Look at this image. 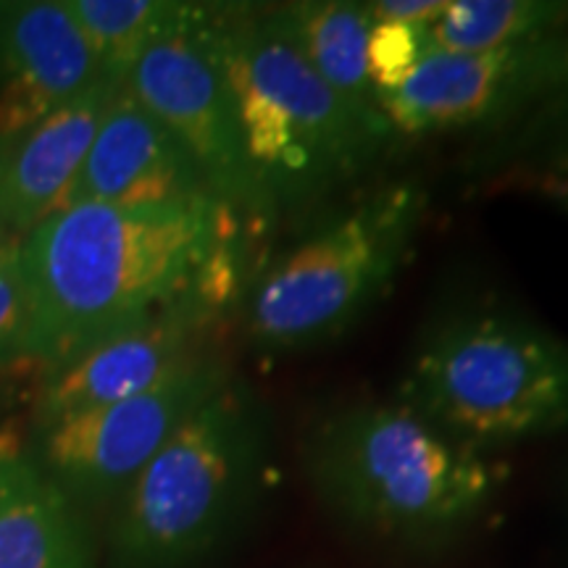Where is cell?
I'll return each mask as SVG.
<instances>
[{
  "label": "cell",
  "instance_id": "9c48e42d",
  "mask_svg": "<svg viewBox=\"0 0 568 568\" xmlns=\"http://www.w3.org/2000/svg\"><path fill=\"white\" fill-rule=\"evenodd\" d=\"M566 27L506 51L429 53L406 82L379 90L376 103L397 138L508 122L550 95L564 61Z\"/></svg>",
  "mask_w": 568,
  "mask_h": 568
},
{
  "label": "cell",
  "instance_id": "4fadbf2b",
  "mask_svg": "<svg viewBox=\"0 0 568 568\" xmlns=\"http://www.w3.org/2000/svg\"><path fill=\"white\" fill-rule=\"evenodd\" d=\"M116 90L109 80L92 84L0 153V224L13 240L67 201Z\"/></svg>",
  "mask_w": 568,
  "mask_h": 568
},
{
  "label": "cell",
  "instance_id": "8992f818",
  "mask_svg": "<svg viewBox=\"0 0 568 568\" xmlns=\"http://www.w3.org/2000/svg\"><path fill=\"white\" fill-rule=\"evenodd\" d=\"M426 209L429 193L418 180L376 184L284 251L247 301L255 351H314L364 322L406 266Z\"/></svg>",
  "mask_w": 568,
  "mask_h": 568
},
{
  "label": "cell",
  "instance_id": "6da1fadb",
  "mask_svg": "<svg viewBox=\"0 0 568 568\" xmlns=\"http://www.w3.org/2000/svg\"><path fill=\"white\" fill-rule=\"evenodd\" d=\"M240 216L213 197L176 205L77 203L19 240L32 303L27 361L42 372L201 293L234 297Z\"/></svg>",
  "mask_w": 568,
  "mask_h": 568
},
{
  "label": "cell",
  "instance_id": "ac0fdd59",
  "mask_svg": "<svg viewBox=\"0 0 568 568\" xmlns=\"http://www.w3.org/2000/svg\"><path fill=\"white\" fill-rule=\"evenodd\" d=\"M32 303L21 266L19 240L0 245V368L30 364Z\"/></svg>",
  "mask_w": 568,
  "mask_h": 568
},
{
  "label": "cell",
  "instance_id": "5bb4252c",
  "mask_svg": "<svg viewBox=\"0 0 568 568\" xmlns=\"http://www.w3.org/2000/svg\"><path fill=\"white\" fill-rule=\"evenodd\" d=\"M0 568H95L84 510L21 443L0 456Z\"/></svg>",
  "mask_w": 568,
  "mask_h": 568
},
{
  "label": "cell",
  "instance_id": "5b68a950",
  "mask_svg": "<svg viewBox=\"0 0 568 568\" xmlns=\"http://www.w3.org/2000/svg\"><path fill=\"white\" fill-rule=\"evenodd\" d=\"M395 397L445 435L495 453L568 429V339L481 303L424 329Z\"/></svg>",
  "mask_w": 568,
  "mask_h": 568
},
{
  "label": "cell",
  "instance_id": "7c38bea8",
  "mask_svg": "<svg viewBox=\"0 0 568 568\" xmlns=\"http://www.w3.org/2000/svg\"><path fill=\"white\" fill-rule=\"evenodd\" d=\"M205 197L213 195L184 148L126 88H119L61 209L77 203L145 209Z\"/></svg>",
  "mask_w": 568,
  "mask_h": 568
},
{
  "label": "cell",
  "instance_id": "7a4b0ae2",
  "mask_svg": "<svg viewBox=\"0 0 568 568\" xmlns=\"http://www.w3.org/2000/svg\"><path fill=\"white\" fill-rule=\"evenodd\" d=\"M303 471L345 531L387 548L429 552L477 527L508 468L445 435L397 397H361L308 426Z\"/></svg>",
  "mask_w": 568,
  "mask_h": 568
},
{
  "label": "cell",
  "instance_id": "52a82bcc",
  "mask_svg": "<svg viewBox=\"0 0 568 568\" xmlns=\"http://www.w3.org/2000/svg\"><path fill=\"white\" fill-rule=\"evenodd\" d=\"M124 88L166 126L205 187L247 222L276 219L247 159L237 109L205 38V3H182L172 24L134 63Z\"/></svg>",
  "mask_w": 568,
  "mask_h": 568
},
{
  "label": "cell",
  "instance_id": "603a6c76",
  "mask_svg": "<svg viewBox=\"0 0 568 568\" xmlns=\"http://www.w3.org/2000/svg\"><path fill=\"white\" fill-rule=\"evenodd\" d=\"M17 443H19L17 435H11V432H0V456H3V453Z\"/></svg>",
  "mask_w": 568,
  "mask_h": 568
},
{
  "label": "cell",
  "instance_id": "cb8c5ba5",
  "mask_svg": "<svg viewBox=\"0 0 568 568\" xmlns=\"http://www.w3.org/2000/svg\"><path fill=\"white\" fill-rule=\"evenodd\" d=\"M11 234L9 232H6V226L3 224H0V245H6V243H11Z\"/></svg>",
  "mask_w": 568,
  "mask_h": 568
},
{
  "label": "cell",
  "instance_id": "d4e9b609",
  "mask_svg": "<svg viewBox=\"0 0 568 568\" xmlns=\"http://www.w3.org/2000/svg\"><path fill=\"white\" fill-rule=\"evenodd\" d=\"M0 395H3V385H0Z\"/></svg>",
  "mask_w": 568,
  "mask_h": 568
},
{
  "label": "cell",
  "instance_id": "277c9868",
  "mask_svg": "<svg viewBox=\"0 0 568 568\" xmlns=\"http://www.w3.org/2000/svg\"><path fill=\"white\" fill-rule=\"evenodd\" d=\"M272 477V414L232 376L113 503L109 568H201L230 548Z\"/></svg>",
  "mask_w": 568,
  "mask_h": 568
},
{
  "label": "cell",
  "instance_id": "7402d4cb",
  "mask_svg": "<svg viewBox=\"0 0 568 568\" xmlns=\"http://www.w3.org/2000/svg\"><path fill=\"white\" fill-rule=\"evenodd\" d=\"M535 182L539 193L568 211V142L545 163L542 172L535 176Z\"/></svg>",
  "mask_w": 568,
  "mask_h": 568
},
{
  "label": "cell",
  "instance_id": "3957f363",
  "mask_svg": "<svg viewBox=\"0 0 568 568\" xmlns=\"http://www.w3.org/2000/svg\"><path fill=\"white\" fill-rule=\"evenodd\" d=\"M205 38L276 216L361 180L397 138L385 113L339 98L276 32L264 6L205 3Z\"/></svg>",
  "mask_w": 568,
  "mask_h": 568
},
{
  "label": "cell",
  "instance_id": "ba28073f",
  "mask_svg": "<svg viewBox=\"0 0 568 568\" xmlns=\"http://www.w3.org/2000/svg\"><path fill=\"white\" fill-rule=\"evenodd\" d=\"M232 376L211 351L145 393L34 429L30 456L77 508L113 506L176 426Z\"/></svg>",
  "mask_w": 568,
  "mask_h": 568
},
{
  "label": "cell",
  "instance_id": "d6986e66",
  "mask_svg": "<svg viewBox=\"0 0 568 568\" xmlns=\"http://www.w3.org/2000/svg\"><path fill=\"white\" fill-rule=\"evenodd\" d=\"M426 55L429 51H426L424 24H374L366 61L376 95L379 90H393L406 82V77Z\"/></svg>",
  "mask_w": 568,
  "mask_h": 568
},
{
  "label": "cell",
  "instance_id": "8fae6325",
  "mask_svg": "<svg viewBox=\"0 0 568 568\" xmlns=\"http://www.w3.org/2000/svg\"><path fill=\"white\" fill-rule=\"evenodd\" d=\"M101 80L63 0H0V153Z\"/></svg>",
  "mask_w": 568,
  "mask_h": 568
},
{
  "label": "cell",
  "instance_id": "ffe728a7",
  "mask_svg": "<svg viewBox=\"0 0 568 568\" xmlns=\"http://www.w3.org/2000/svg\"><path fill=\"white\" fill-rule=\"evenodd\" d=\"M450 0H376L366 3L374 24H429Z\"/></svg>",
  "mask_w": 568,
  "mask_h": 568
},
{
  "label": "cell",
  "instance_id": "2e32d148",
  "mask_svg": "<svg viewBox=\"0 0 568 568\" xmlns=\"http://www.w3.org/2000/svg\"><path fill=\"white\" fill-rule=\"evenodd\" d=\"M568 24L558 0H450L424 24L429 53H493L556 34Z\"/></svg>",
  "mask_w": 568,
  "mask_h": 568
},
{
  "label": "cell",
  "instance_id": "9a60e30c",
  "mask_svg": "<svg viewBox=\"0 0 568 568\" xmlns=\"http://www.w3.org/2000/svg\"><path fill=\"white\" fill-rule=\"evenodd\" d=\"M268 17L276 32L339 98L361 111H379L366 61L368 38L374 30L366 3L297 0L272 6Z\"/></svg>",
  "mask_w": 568,
  "mask_h": 568
},
{
  "label": "cell",
  "instance_id": "30bf717a",
  "mask_svg": "<svg viewBox=\"0 0 568 568\" xmlns=\"http://www.w3.org/2000/svg\"><path fill=\"white\" fill-rule=\"evenodd\" d=\"M232 301L234 297L219 293L193 295L105 337L67 364L42 372L34 393L32 426L42 429L61 418L111 406L161 385L211 353L205 339Z\"/></svg>",
  "mask_w": 568,
  "mask_h": 568
},
{
  "label": "cell",
  "instance_id": "44dd1931",
  "mask_svg": "<svg viewBox=\"0 0 568 568\" xmlns=\"http://www.w3.org/2000/svg\"><path fill=\"white\" fill-rule=\"evenodd\" d=\"M535 116V130L545 132L568 122V27L564 32V61H560L558 80L552 84L550 95L539 103V111Z\"/></svg>",
  "mask_w": 568,
  "mask_h": 568
},
{
  "label": "cell",
  "instance_id": "e0dca14e",
  "mask_svg": "<svg viewBox=\"0 0 568 568\" xmlns=\"http://www.w3.org/2000/svg\"><path fill=\"white\" fill-rule=\"evenodd\" d=\"M90 42L103 80L122 88L148 45L172 24L174 0H63Z\"/></svg>",
  "mask_w": 568,
  "mask_h": 568
}]
</instances>
